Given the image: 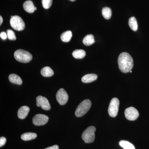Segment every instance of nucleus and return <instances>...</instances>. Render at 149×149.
<instances>
[{
	"label": "nucleus",
	"instance_id": "obj_1",
	"mask_svg": "<svg viewBox=\"0 0 149 149\" xmlns=\"http://www.w3.org/2000/svg\"><path fill=\"white\" fill-rule=\"evenodd\" d=\"M118 67L123 73L130 72L133 66V61L131 56L128 53L123 52L118 59Z\"/></svg>",
	"mask_w": 149,
	"mask_h": 149
},
{
	"label": "nucleus",
	"instance_id": "obj_2",
	"mask_svg": "<svg viewBox=\"0 0 149 149\" xmlns=\"http://www.w3.org/2000/svg\"><path fill=\"white\" fill-rule=\"evenodd\" d=\"M14 58L15 59L19 62L23 63H27L32 60V54L26 50H17L14 53Z\"/></svg>",
	"mask_w": 149,
	"mask_h": 149
},
{
	"label": "nucleus",
	"instance_id": "obj_3",
	"mask_svg": "<svg viewBox=\"0 0 149 149\" xmlns=\"http://www.w3.org/2000/svg\"><path fill=\"white\" fill-rule=\"evenodd\" d=\"M91 105L92 103L90 100H84L77 107L75 112V116L80 117L85 115L91 108Z\"/></svg>",
	"mask_w": 149,
	"mask_h": 149
},
{
	"label": "nucleus",
	"instance_id": "obj_4",
	"mask_svg": "<svg viewBox=\"0 0 149 149\" xmlns=\"http://www.w3.org/2000/svg\"><path fill=\"white\" fill-rule=\"evenodd\" d=\"M11 26L17 31H21L25 28V23L20 17L17 15L11 16L10 19Z\"/></svg>",
	"mask_w": 149,
	"mask_h": 149
},
{
	"label": "nucleus",
	"instance_id": "obj_5",
	"mask_svg": "<svg viewBox=\"0 0 149 149\" xmlns=\"http://www.w3.org/2000/svg\"><path fill=\"white\" fill-rule=\"evenodd\" d=\"M96 128L93 126L88 127L83 132L82 135V138L86 143H93L95 139V132Z\"/></svg>",
	"mask_w": 149,
	"mask_h": 149
},
{
	"label": "nucleus",
	"instance_id": "obj_6",
	"mask_svg": "<svg viewBox=\"0 0 149 149\" xmlns=\"http://www.w3.org/2000/svg\"><path fill=\"white\" fill-rule=\"evenodd\" d=\"M119 101L117 98H113L110 102L108 109L109 114L112 117H115L117 115L119 108Z\"/></svg>",
	"mask_w": 149,
	"mask_h": 149
},
{
	"label": "nucleus",
	"instance_id": "obj_7",
	"mask_svg": "<svg viewBox=\"0 0 149 149\" xmlns=\"http://www.w3.org/2000/svg\"><path fill=\"white\" fill-rule=\"evenodd\" d=\"M57 101L61 105L65 104L68 100V96L65 90L63 88L59 89L56 95Z\"/></svg>",
	"mask_w": 149,
	"mask_h": 149
},
{
	"label": "nucleus",
	"instance_id": "obj_8",
	"mask_svg": "<svg viewBox=\"0 0 149 149\" xmlns=\"http://www.w3.org/2000/svg\"><path fill=\"white\" fill-rule=\"evenodd\" d=\"M125 117L129 120H135L139 117V112L135 108L130 107L125 110Z\"/></svg>",
	"mask_w": 149,
	"mask_h": 149
},
{
	"label": "nucleus",
	"instance_id": "obj_9",
	"mask_svg": "<svg viewBox=\"0 0 149 149\" xmlns=\"http://www.w3.org/2000/svg\"><path fill=\"white\" fill-rule=\"evenodd\" d=\"M49 119V117L45 115L38 114L36 115L33 117L32 122L36 126H40L46 124Z\"/></svg>",
	"mask_w": 149,
	"mask_h": 149
},
{
	"label": "nucleus",
	"instance_id": "obj_10",
	"mask_svg": "<svg viewBox=\"0 0 149 149\" xmlns=\"http://www.w3.org/2000/svg\"><path fill=\"white\" fill-rule=\"evenodd\" d=\"M37 106L41 107L43 109L48 111L51 109V105L47 99L45 97L39 96L36 98Z\"/></svg>",
	"mask_w": 149,
	"mask_h": 149
},
{
	"label": "nucleus",
	"instance_id": "obj_11",
	"mask_svg": "<svg viewBox=\"0 0 149 149\" xmlns=\"http://www.w3.org/2000/svg\"><path fill=\"white\" fill-rule=\"evenodd\" d=\"M29 110H30V109L29 107L26 106H23L21 107L18 110V112H17V116L19 118L21 119L25 118L29 113Z\"/></svg>",
	"mask_w": 149,
	"mask_h": 149
},
{
	"label": "nucleus",
	"instance_id": "obj_12",
	"mask_svg": "<svg viewBox=\"0 0 149 149\" xmlns=\"http://www.w3.org/2000/svg\"><path fill=\"white\" fill-rule=\"evenodd\" d=\"M23 8L28 13H32L35 10V7L31 1H27L23 4Z\"/></svg>",
	"mask_w": 149,
	"mask_h": 149
},
{
	"label": "nucleus",
	"instance_id": "obj_13",
	"mask_svg": "<svg viewBox=\"0 0 149 149\" xmlns=\"http://www.w3.org/2000/svg\"><path fill=\"white\" fill-rule=\"evenodd\" d=\"M97 75L95 74H88L83 76L82 81L84 83H90L97 80Z\"/></svg>",
	"mask_w": 149,
	"mask_h": 149
},
{
	"label": "nucleus",
	"instance_id": "obj_14",
	"mask_svg": "<svg viewBox=\"0 0 149 149\" xmlns=\"http://www.w3.org/2000/svg\"><path fill=\"white\" fill-rule=\"evenodd\" d=\"M9 80L11 83L16 85H20L22 83L21 78L16 74H10L9 76Z\"/></svg>",
	"mask_w": 149,
	"mask_h": 149
},
{
	"label": "nucleus",
	"instance_id": "obj_15",
	"mask_svg": "<svg viewBox=\"0 0 149 149\" xmlns=\"http://www.w3.org/2000/svg\"><path fill=\"white\" fill-rule=\"evenodd\" d=\"M83 42L84 45L85 46L91 45L95 42L94 36L91 34L86 35L83 39Z\"/></svg>",
	"mask_w": 149,
	"mask_h": 149
},
{
	"label": "nucleus",
	"instance_id": "obj_16",
	"mask_svg": "<svg viewBox=\"0 0 149 149\" xmlns=\"http://www.w3.org/2000/svg\"><path fill=\"white\" fill-rule=\"evenodd\" d=\"M37 134L34 133H26L21 135L22 140L24 141H29L36 139Z\"/></svg>",
	"mask_w": 149,
	"mask_h": 149
},
{
	"label": "nucleus",
	"instance_id": "obj_17",
	"mask_svg": "<svg viewBox=\"0 0 149 149\" xmlns=\"http://www.w3.org/2000/svg\"><path fill=\"white\" fill-rule=\"evenodd\" d=\"M41 73L42 76L45 77H50L53 76L54 72L52 69L49 67H45L42 69Z\"/></svg>",
	"mask_w": 149,
	"mask_h": 149
},
{
	"label": "nucleus",
	"instance_id": "obj_18",
	"mask_svg": "<svg viewBox=\"0 0 149 149\" xmlns=\"http://www.w3.org/2000/svg\"><path fill=\"white\" fill-rule=\"evenodd\" d=\"M72 37V33L70 31H67L61 34V39L64 42H68L71 40Z\"/></svg>",
	"mask_w": 149,
	"mask_h": 149
},
{
	"label": "nucleus",
	"instance_id": "obj_19",
	"mask_svg": "<svg viewBox=\"0 0 149 149\" xmlns=\"http://www.w3.org/2000/svg\"><path fill=\"white\" fill-rule=\"evenodd\" d=\"M128 24L130 29L134 31H137L138 29V23L135 17H132L129 19Z\"/></svg>",
	"mask_w": 149,
	"mask_h": 149
},
{
	"label": "nucleus",
	"instance_id": "obj_20",
	"mask_svg": "<svg viewBox=\"0 0 149 149\" xmlns=\"http://www.w3.org/2000/svg\"><path fill=\"white\" fill-rule=\"evenodd\" d=\"M72 56L74 58L82 59L85 57L86 55V52L82 49H77L74 50L72 53Z\"/></svg>",
	"mask_w": 149,
	"mask_h": 149
},
{
	"label": "nucleus",
	"instance_id": "obj_21",
	"mask_svg": "<svg viewBox=\"0 0 149 149\" xmlns=\"http://www.w3.org/2000/svg\"><path fill=\"white\" fill-rule=\"evenodd\" d=\"M119 145L124 149H135V147L133 144L128 141L123 140L119 142Z\"/></svg>",
	"mask_w": 149,
	"mask_h": 149
},
{
	"label": "nucleus",
	"instance_id": "obj_22",
	"mask_svg": "<svg viewBox=\"0 0 149 149\" xmlns=\"http://www.w3.org/2000/svg\"><path fill=\"white\" fill-rule=\"evenodd\" d=\"M102 14L104 18L107 19H109L111 17L112 12L111 9L109 7L103 8L102 10Z\"/></svg>",
	"mask_w": 149,
	"mask_h": 149
},
{
	"label": "nucleus",
	"instance_id": "obj_23",
	"mask_svg": "<svg viewBox=\"0 0 149 149\" xmlns=\"http://www.w3.org/2000/svg\"><path fill=\"white\" fill-rule=\"evenodd\" d=\"M53 0H42V5L43 8L48 9L51 7L52 4Z\"/></svg>",
	"mask_w": 149,
	"mask_h": 149
},
{
	"label": "nucleus",
	"instance_id": "obj_24",
	"mask_svg": "<svg viewBox=\"0 0 149 149\" xmlns=\"http://www.w3.org/2000/svg\"><path fill=\"white\" fill-rule=\"evenodd\" d=\"M7 34L9 40H15L16 38L14 32L11 29H8L7 30Z\"/></svg>",
	"mask_w": 149,
	"mask_h": 149
},
{
	"label": "nucleus",
	"instance_id": "obj_25",
	"mask_svg": "<svg viewBox=\"0 0 149 149\" xmlns=\"http://www.w3.org/2000/svg\"><path fill=\"white\" fill-rule=\"evenodd\" d=\"M6 142V139L4 137H1L0 138V147H3Z\"/></svg>",
	"mask_w": 149,
	"mask_h": 149
},
{
	"label": "nucleus",
	"instance_id": "obj_26",
	"mask_svg": "<svg viewBox=\"0 0 149 149\" xmlns=\"http://www.w3.org/2000/svg\"><path fill=\"white\" fill-rule=\"evenodd\" d=\"M0 37L3 40H6L8 37L7 34L5 32H1L0 34Z\"/></svg>",
	"mask_w": 149,
	"mask_h": 149
},
{
	"label": "nucleus",
	"instance_id": "obj_27",
	"mask_svg": "<svg viewBox=\"0 0 149 149\" xmlns=\"http://www.w3.org/2000/svg\"><path fill=\"white\" fill-rule=\"evenodd\" d=\"M45 149H59V147L57 145H54L53 146L48 147V148H46Z\"/></svg>",
	"mask_w": 149,
	"mask_h": 149
},
{
	"label": "nucleus",
	"instance_id": "obj_28",
	"mask_svg": "<svg viewBox=\"0 0 149 149\" xmlns=\"http://www.w3.org/2000/svg\"><path fill=\"white\" fill-rule=\"evenodd\" d=\"M3 22V19L2 17L1 16H0V25H1L2 24Z\"/></svg>",
	"mask_w": 149,
	"mask_h": 149
},
{
	"label": "nucleus",
	"instance_id": "obj_29",
	"mask_svg": "<svg viewBox=\"0 0 149 149\" xmlns=\"http://www.w3.org/2000/svg\"><path fill=\"white\" fill-rule=\"evenodd\" d=\"M70 1H71L74 2V1H76V0H70Z\"/></svg>",
	"mask_w": 149,
	"mask_h": 149
},
{
	"label": "nucleus",
	"instance_id": "obj_30",
	"mask_svg": "<svg viewBox=\"0 0 149 149\" xmlns=\"http://www.w3.org/2000/svg\"><path fill=\"white\" fill-rule=\"evenodd\" d=\"M132 72V70H130V72Z\"/></svg>",
	"mask_w": 149,
	"mask_h": 149
}]
</instances>
